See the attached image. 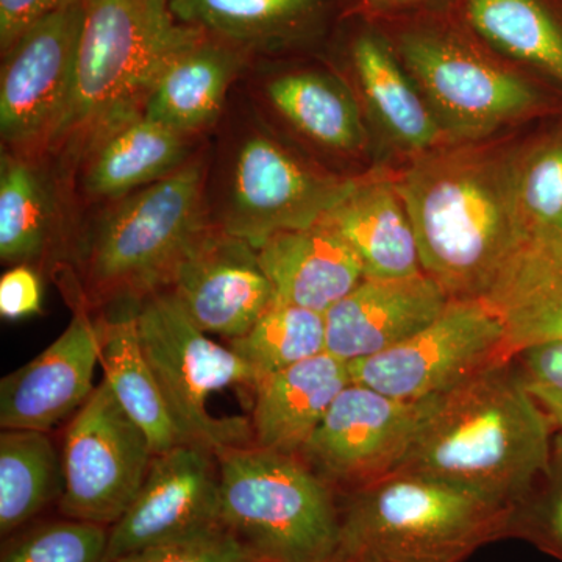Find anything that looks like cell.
<instances>
[{"label": "cell", "instance_id": "39", "mask_svg": "<svg viewBox=\"0 0 562 562\" xmlns=\"http://www.w3.org/2000/svg\"><path fill=\"white\" fill-rule=\"evenodd\" d=\"M422 2H425V0H364L368 10L379 11V13L408 9V7L417 5V3Z\"/></svg>", "mask_w": 562, "mask_h": 562}, {"label": "cell", "instance_id": "17", "mask_svg": "<svg viewBox=\"0 0 562 562\" xmlns=\"http://www.w3.org/2000/svg\"><path fill=\"white\" fill-rule=\"evenodd\" d=\"M72 312L68 327L49 347L0 382L2 430L49 432L94 392L101 364L98 324L88 310Z\"/></svg>", "mask_w": 562, "mask_h": 562}, {"label": "cell", "instance_id": "20", "mask_svg": "<svg viewBox=\"0 0 562 562\" xmlns=\"http://www.w3.org/2000/svg\"><path fill=\"white\" fill-rule=\"evenodd\" d=\"M250 58L194 33L162 66L143 103L144 116L191 138L216 128L227 113L233 85Z\"/></svg>", "mask_w": 562, "mask_h": 562}, {"label": "cell", "instance_id": "27", "mask_svg": "<svg viewBox=\"0 0 562 562\" xmlns=\"http://www.w3.org/2000/svg\"><path fill=\"white\" fill-rule=\"evenodd\" d=\"M281 120L322 149L357 154L368 143L360 106L342 80L324 70H291L265 81Z\"/></svg>", "mask_w": 562, "mask_h": 562}, {"label": "cell", "instance_id": "19", "mask_svg": "<svg viewBox=\"0 0 562 562\" xmlns=\"http://www.w3.org/2000/svg\"><path fill=\"white\" fill-rule=\"evenodd\" d=\"M452 299L427 273L405 279H362L325 316L327 353L350 362L412 338Z\"/></svg>", "mask_w": 562, "mask_h": 562}, {"label": "cell", "instance_id": "22", "mask_svg": "<svg viewBox=\"0 0 562 562\" xmlns=\"http://www.w3.org/2000/svg\"><path fill=\"white\" fill-rule=\"evenodd\" d=\"M350 383L349 362L327 351L260 380L250 416L255 446L301 457L331 403Z\"/></svg>", "mask_w": 562, "mask_h": 562}, {"label": "cell", "instance_id": "4", "mask_svg": "<svg viewBox=\"0 0 562 562\" xmlns=\"http://www.w3.org/2000/svg\"><path fill=\"white\" fill-rule=\"evenodd\" d=\"M333 562H464L509 538L513 506L419 473L341 492Z\"/></svg>", "mask_w": 562, "mask_h": 562}, {"label": "cell", "instance_id": "21", "mask_svg": "<svg viewBox=\"0 0 562 562\" xmlns=\"http://www.w3.org/2000/svg\"><path fill=\"white\" fill-rule=\"evenodd\" d=\"M483 301L506 331V357L562 341V235L528 233Z\"/></svg>", "mask_w": 562, "mask_h": 562}, {"label": "cell", "instance_id": "32", "mask_svg": "<svg viewBox=\"0 0 562 562\" xmlns=\"http://www.w3.org/2000/svg\"><path fill=\"white\" fill-rule=\"evenodd\" d=\"M514 194L527 235H562V132L516 150Z\"/></svg>", "mask_w": 562, "mask_h": 562}, {"label": "cell", "instance_id": "31", "mask_svg": "<svg viewBox=\"0 0 562 562\" xmlns=\"http://www.w3.org/2000/svg\"><path fill=\"white\" fill-rule=\"evenodd\" d=\"M228 347L249 366L258 383L272 373L325 353V316L276 297L250 330L231 339Z\"/></svg>", "mask_w": 562, "mask_h": 562}, {"label": "cell", "instance_id": "38", "mask_svg": "<svg viewBox=\"0 0 562 562\" xmlns=\"http://www.w3.org/2000/svg\"><path fill=\"white\" fill-rule=\"evenodd\" d=\"M76 0H0V54L33 24Z\"/></svg>", "mask_w": 562, "mask_h": 562}, {"label": "cell", "instance_id": "2", "mask_svg": "<svg viewBox=\"0 0 562 562\" xmlns=\"http://www.w3.org/2000/svg\"><path fill=\"white\" fill-rule=\"evenodd\" d=\"M206 177L203 146L171 176L80 213L57 277L70 308L95 316L168 290L179 262L213 225Z\"/></svg>", "mask_w": 562, "mask_h": 562}, {"label": "cell", "instance_id": "5", "mask_svg": "<svg viewBox=\"0 0 562 562\" xmlns=\"http://www.w3.org/2000/svg\"><path fill=\"white\" fill-rule=\"evenodd\" d=\"M76 88L49 151L63 179L99 132L143 111L158 74L195 29L180 24L169 0H80Z\"/></svg>", "mask_w": 562, "mask_h": 562}, {"label": "cell", "instance_id": "18", "mask_svg": "<svg viewBox=\"0 0 562 562\" xmlns=\"http://www.w3.org/2000/svg\"><path fill=\"white\" fill-rule=\"evenodd\" d=\"M150 121L143 111L103 128L87 144L69 177L76 214L149 187L179 171L203 146Z\"/></svg>", "mask_w": 562, "mask_h": 562}, {"label": "cell", "instance_id": "16", "mask_svg": "<svg viewBox=\"0 0 562 562\" xmlns=\"http://www.w3.org/2000/svg\"><path fill=\"white\" fill-rule=\"evenodd\" d=\"M76 210L49 155H0V260L57 279L68 261Z\"/></svg>", "mask_w": 562, "mask_h": 562}, {"label": "cell", "instance_id": "7", "mask_svg": "<svg viewBox=\"0 0 562 562\" xmlns=\"http://www.w3.org/2000/svg\"><path fill=\"white\" fill-rule=\"evenodd\" d=\"M222 524L255 560L333 562L338 492L295 454L235 447L220 454Z\"/></svg>", "mask_w": 562, "mask_h": 562}, {"label": "cell", "instance_id": "37", "mask_svg": "<svg viewBox=\"0 0 562 562\" xmlns=\"http://www.w3.org/2000/svg\"><path fill=\"white\" fill-rule=\"evenodd\" d=\"M44 277L32 266H11L0 279V314L20 321L43 313Z\"/></svg>", "mask_w": 562, "mask_h": 562}, {"label": "cell", "instance_id": "9", "mask_svg": "<svg viewBox=\"0 0 562 562\" xmlns=\"http://www.w3.org/2000/svg\"><path fill=\"white\" fill-rule=\"evenodd\" d=\"M506 331L483 299H452L412 338L349 362L351 383L401 401L419 402L453 390L506 357Z\"/></svg>", "mask_w": 562, "mask_h": 562}, {"label": "cell", "instance_id": "1", "mask_svg": "<svg viewBox=\"0 0 562 562\" xmlns=\"http://www.w3.org/2000/svg\"><path fill=\"white\" fill-rule=\"evenodd\" d=\"M516 151L454 143L424 151L395 179L422 271L450 299H483L527 236L514 194Z\"/></svg>", "mask_w": 562, "mask_h": 562}, {"label": "cell", "instance_id": "10", "mask_svg": "<svg viewBox=\"0 0 562 562\" xmlns=\"http://www.w3.org/2000/svg\"><path fill=\"white\" fill-rule=\"evenodd\" d=\"M154 457L146 432L102 380L63 431L58 514L113 527L138 495Z\"/></svg>", "mask_w": 562, "mask_h": 562}, {"label": "cell", "instance_id": "26", "mask_svg": "<svg viewBox=\"0 0 562 562\" xmlns=\"http://www.w3.org/2000/svg\"><path fill=\"white\" fill-rule=\"evenodd\" d=\"M138 308L124 306L95 314L94 319L101 341L103 380L158 454L183 441L140 346Z\"/></svg>", "mask_w": 562, "mask_h": 562}, {"label": "cell", "instance_id": "25", "mask_svg": "<svg viewBox=\"0 0 562 562\" xmlns=\"http://www.w3.org/2000/svg\"><path fill=\"white\" fill-rule=\"evenodd\" d=\"M327 0H169L180 24L251 58L295 43L316 27Z\"/></svg>", "mask_w": 562, "mask_h": 562}, {"label": "cell", "instance_id": "35", "mask_svg": "<svg viewBox=\"0 0 562 562\" xmlns=\"http://www.w3.org/2000/svg\"><path fill=\"white\" fill-rule=\"evenodd\" d=\"M254 560L246 547L225 525H217L209 530L125 554L113 562H251Z\"/></svg>", "mask_w": 562, "mask_h": 562}, {"label": "cell", "instance_id": "14", "mask_svg": "<svg viewBox=\"0 0 562 562\" xmlns=\"http://www.w3.org/2000/svg\"><path fill=\"white\" fill-rule=\"evenodd\" d=\"M220 457L180 442L155 454L131 508L110 528L106 562L222 524Z\"/></svg>", "mask_w": 562, "mask_h": 562}, {"label": "cell", "instance_id": "15", "mask_svg": "<svg viewBox=\"0 0 562 562\" xmlns=\"http://www.w3.org/2000/svg\"><path fill=\"white\" fill-rule=\"evenodd\" d=\"M168 290L201 330L231 339L276 301L258 250L211 225L177 266Z\"/></svg>", "mask_w": 562, "mask_h": 562}, {"label": "cell", "instance_id": "11", "mask_svg": "<svg viewBox=\"0 0 562 562\" xmlns=\"http://www.w3.org/2000/svg\"><path fill=\"white\" fill-rule=\"evenodd\" d=\"M398 50L436 121L454 143H480L538 105V94L527 81L452 35L406 33Z\"/></svg>", "mask_w": 562, "mask_h": 562}, {"label": "cell", "instance_id": "13", "mask_svg": "<svg viewBox=\"0 0 562 562\" xmlns=\"http://www.w3.org/2000/svg\"><path fill=\"white\" fill-rule=\"evenodd\" d=\"M435 401H401L350 383L301 458L338 494L379 482L401 468Z\"/></svg>", "mask_w": 562, "mask_h": 562}, {"label": "cell", "instance_id": "23", "mask_svg": "<svg viewBox=\"0 0 562 562\" xmlns=\"http://www.w3.org/2000/svg\"><path fill=\"white\" fill-rule=\"evenodd\" d=\"M258 260L277 299L319 314L327 313L364 279L358 255L322 221L272 236L258 249Z\"/></svg>", "mask_w": 562, "mask_h": 562}, {"label": "cell", "instance_id": "28", "mask_svg": "<svg viewBox=\"0 0 562 562\" xmlns=\"http://www.w3.org/2000/svg\"><path fill=\"white\" fill-rule=\"evenodd\" d=\"M351 63L373 116L398 146L417 154L442 146L447 135L441 125L412 76L379 36L368 33L355 41Z\"/></svg>", "mask_w": 562, "mask_h": 562}, {"label": "cell", "instance_id": "24", "mask_svg": "<svg viewBox=\"0 0 562 562\" xmlns=\"http://www.w3.org/2000/svg\"><path fill=\"white\" fill-rule=\"evenodd\" d=\"M321 221L358 255L366 279H405L424 272L412 220L390 177H360L353 191Z\"/></svg>", "mask_w": 562, "mask_h": 562}, {"label": "cell", "instance_id": "6", "mask_svg": "<svg viewBox=\"0 0 562 562\" xmlns=\"http://www.w3.org/2000/svg\"><path fill=\"white\" fill-rule=\"evenodd\" d=\"M360 177L324 171L288 149L246 111L227 121L209 154L206 203L211 224L255 249L279 233L317 224L357 187Z\"/></svg>", "mask_w": 562, "mask_h": 562}, {"label": "cell", "instance_id": "30", "mask_svg": "<svg viewBox=\"0 0 562 562\" xmlns=\"http://www.w3.org/2000/svg\"><path fill=\"white\" fill-rule=\"evenodd\" d=\"M465 14L492 46L562 83V27L541 0H468Z\"/></svg>", "mask_w": 562, "mask_h": 562}, {"label": "cell", "instance_id": "8", "mask_svg": "<svg viewBox=\"0 0 562 562\" xmlns=\"http://www.w3.org/2000/svg\"><path fill=\"white\" fill-rule=\"evenodd\" d=\"M138 328L181 441L202 443L217 457L255 443L250 419L216 417L209 409L210 398L228 387H247L254 394L257 379L231 347L209 338L169 290L140 303Z\"/></svg>", "mask_w": 562, "mask_h": 562}, {"label": "cell", "instance_id": "3", "mask_svg": "<svg viewBox=\"0 0 562 562\" xmlns=\"http://www.w3.org/2000/svg\"><path fill=\"white\" fill-rule=\"evenodd\" d=\"M554 427L513 361L436 397L395 472L419 473L516 508L549 465Z\"/></svg>", "mask_w": 562, "mask_h": 562}, {"label": "cell", "instance_id": "40", "mask_svg": "<svg viewBox=\"0 0 562 562\" xmlns=\"http://www.w3.org/2000/svg\"><path fill=\"white\" fill-rule=\"evenodd\" d=\"M251 562H271V561H261V560H254Z\"/></svg>", "mask_w": 562, "mask_h": 562}, {"label": "cell", "instance_id": "34", "mask_svg": "<svg viewBox=\"0 0 562 562\" xmlns=\"http://www.w3.org/2000/svg\"><path fill=\"white\" fill-rule=\"evenodd\" d=\"M509 538L524 539L562 562V431L554 435L546 472L514 508Z\"/></svg>", "mask_w": 562, "mask_h": 562}, {"label": "cell", "instance_id": "12", "mask_svg": "<svg viewBox=\"0 0 562 562\" xmlns=\"http://www.w3.org/2000/svg\"><path fill=\"white\" fill-rule=\"evenodd\" d=\"M80 0L33 24L2 54V149L46 157L68 117L76 88Z\"/></svg>", "mask_w": 562, "mask_h": 562}, {"label": "cell", "instance_id": "29", "mask_svg": "<svg viewBox=\"0 0 562 562\" xmlns=\"http://www.w3.org/2000/svg\"><path fill=\"white\" fill-rule=\"evenodd\" d=\"M65 494L61 447L47 431L3 430L0 435V536L27 527Z\"/></svg>", "mask_w": 562, "mask_h": 562}, {"label": "cell", "instance_id": "33", "mask_svg": "<svg viewBox=\"0 0 562 562\" xmlns=\"http://www.w3.org/2000/svg\"><path fill=\"white\" fill-rule=\"evenodd\" d=\"M110 528L83 520H36L3 539L0 562H106Z\"/></svg>", "mask_w": 562, "mask_h": 562}, {"label": "cell", "instance_id": "36", "mask_svg": "<svg viewBox=\"0 0 562 562\" xmlns=\"http://www.w3.org/2000/svg\"><path fill=\"white\" fill-rule=\"evenodd\" d=\"M514 360H519L517 369L531 397L554 430L562 431V341L528 347Z\"/></svg>", "mask_w": 562, "mask_h": 562}]
</instances>
